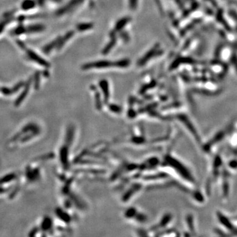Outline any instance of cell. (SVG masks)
I'll use <instances>...</instances> for the list:
<instances>
[{"label": "cell", "instance_id": "5b68a950", "mask_svg": "<svg viewBox=\"0 0 237 237\" xmlns=\"http://www.w3.org/2000/svg\"><path fill=\"white\" fill-rule=\"evenodd\" d=\"M59 40H60V38H57L55 40H53V41H52L50 44H49L48 45H47L44 49V52L48 53V52H50L53 48H54L55 47H57V45H58V44H59Z\"/></svg>", "mask_w": 237, "mask_h": 237}, {"label": "cell", "instance_id": "8992f818", "mask_svg": "<svg viewBox=\"0 0 237 237\" xmlns=\"http://www.w3.org/2000/svg\"><path fill=\"white\" fill-rule=\"evenodd\" d=\"M30 56L31 57V58H32L33 59H34V61L38 62V63L40 64H41V65H44V66H48L49 64L48 63H47L46 61H45V60L41 59V57H40L39 56H38L37 55H36V54H34L33 52H31L30 53Z\"/></svg>", "mask_w": 237, "mask_h": 237}, {"label": "cell", "instance_id": "30bf717a", "mask_svg": "<svg viewBox=\"0 0 237 237\" xmlns=\"http://www.w3.org/2000/svg\"><path fill=\"white\" fill-rule=\"evenodd\" d=\"M129 4L131 9H135L137 5V0H129Z\"/></svg>", "mask_w": 237, "mask_h": 237}, {"label": "cell", "instance_id": "3957f363", "mask_svg": "<svg viewBox=\"0 0 237 237\" xmlns=\"http://www.w3.org/2000/svg\"><path fill=\"white\" fill-rule=\"evenodd\" d=\"M73 35H74V32L70 31V32H68L67 33H66V34L63 36V38H60L59 44H58V45H57V49H59L62 47H63L66 41L72 38V36Z\"/></svg>", "mask_w": 237, "mask_h": 237}, {"label": "cell", "instance_id": "6da1fadb", "mask_svg": "<svg viewBox=\"0 0 237 237\" xmlns=\"http://www.w3.org/2000/svg\"><path fill=\"white\" fill-rule=\"evenodd\" d=\"M113 65L111 62L106 60H101L92 62V63H90L88 64H86L82 66V69L84 70L87 69H103L109 67L111 65Z\"/></svg>", "mask_w": 237, "mask_h": 237}, {"label": "cell", "instance_id": "7a4b0ae2", "mask_svg": "<svg viewBox=\"0 0 237 237\" xmlns=\"http://www.w3.org/2000/svg\"><path fill=\"white\" fill-rule=\"evenodd\" d=\"M82 2L83 0H71V1L66 4L65 7H62L61 9H60L59 11H58L57 14L59 15L65 14V13H66V12H68L70 9H72L73 8L75 7L77 5H78V4L81 3Z\"/></svg>", "mask_w": 237, "mask_h": 237}, {"label": "cell", "instance_id": "ba28073f", "mask_svg": "<svg viewBox=\"0 0 237 237\" xmlns=\"http://www.w3.org/2000/svg\"><path fill=\"white\" fill-rule=\"evenodd\" d=\"M115 66H117V67H127V66L130 65V61L128 59H122L119 60L113 64Z\"/></svg>", "mask_w": 237, "mask_h": 237}, {"label": "cell", "instance_id": "277c9868", "mask_svg": "<svg viewBox=\"0 0 237 237\" xmlns=\"http://www.w3.org/2000/svg\"><path fill=\"white\" fill-rule=\"evenodd\" d=\"M130 18L129 17H124L119 20V21L116 24V25L115 27V32H118L119 31L121 30V29L123 28V27L126 25V24L129 22Z\"/></svg>", "mask_w": 237, "mask_h": 237}, {"label": "cell", "instance_id": "9c48e42d", "mask_svg": "<svg viewBox=\"0 0 237 237\" xmlns=\"http://www.w3.org/2000/svg\"><path fill=\"white\" fill-rule=\"evenodd\" d=\"M93 27L92 23H82L77 26V29L79 31H84L89 30Z\"/></svg>", "mask_w": 237, "mask_h": 237}, {"label": "cell", "instance_id": "52a82bcc", "mask_svg": "<svg viewBox=\"0 0 237 237\" xmlns=\"http://www.w3.org/2000/svg\"><path fill=\"white\" fill-rule=\"evenodd\" d=\"M115 42H116V39H115V37L113 36V39H112V40L110 41L109 44H108L106 45V48H104V49H103V54H104V55H105V54H107L108 53H109V52H110L111 49L112 48H113V47L115 45Z\"/></svg>", "mask_w": 237, "mask_h": 237}]
</instances>
